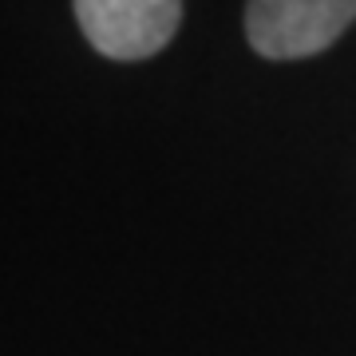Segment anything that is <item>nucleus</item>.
Here are the masks:
<instances>
[{
  "instance_id": "f257e3e1",
  "label": "nucleus",
  "mask_w": 356,
  "mask_h": 356,
  "mask_svg": "<svg viewBox=\"0 0 356 356\" xmlns=\"http://www.w3.org/2000/svg\"><path fill=\"white\" fill-rule=\"evenodd\" d=\"M356 20V0H245V36L266 60L317 56Z\"/></svg>"
},
{
  "instance_id": "f03ea898",
  "label": "nucleus",
  "mask_w": 356,
  "mask_h": 356,
  "mask_svg": "<svg viewBox=\"0 0 356 356\" xmlns=\"http://www.w3.org/2000/svg\"><path fill=\"white\" fill-rule=\"evenodd\" d=\"M88 44L107 60H147L178 32L182 0H72Z\"/></svg>"
}]
</instances>
